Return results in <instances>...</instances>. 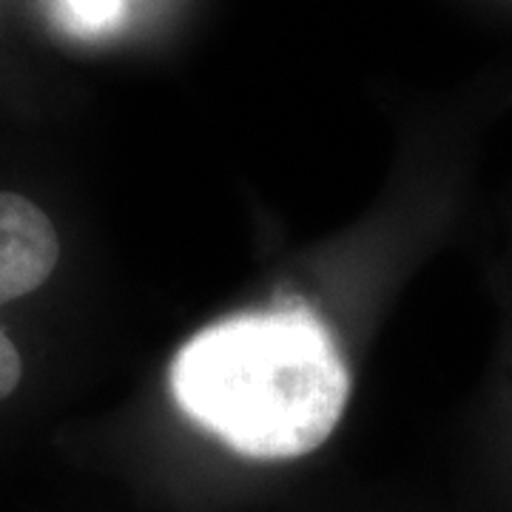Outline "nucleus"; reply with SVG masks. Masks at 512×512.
<instances>
[{"label":"nucleus","instance_id":"20e7f679","mask_svg":"<svg viewBox=\"0 0 512 512\" xmlns=\"http://www.w3.org/2000/svg\"><path fill=\"white\" fill-rule=\"evenodd\" d=\"M69 6L86 23H106L117 12L120 0H69Z\"/></svg>","mask_w":512,"mask_h":512},{"label":"nucleus","instance_id":"f257e3e1","mask_svg":"<svg viewBox=\"0 0 512 512\" xmlns=\"http://www.w3.org/2000/svg\"><path fill=\"white\" fill-rule=\"evenodd\" d=\"M171 387L191 419L242 456L296 458L333 433L350 379L311 313L279 311L197 333L174 359Z\"/></svg>","mask_w":512,"mask_h":512},{"label":"nucleus","instance_id":"7ed1b4c3","mask_svg":"<svg viewBox=\"0 0 512 512\" xmlns=\"http://www.w3.org/2000/svg\"><path fill=\"white\" fill-rule=\"evenodd\" d=\"M20 373L23 367H20L18 350L12 345V339L0 330V399H6L18 387Z\"/></svg>","mask_w":512,"mask_h":512},{"label":"nucleus","instance_id":"f03ea898","mask_svg":"<svg viewBox=\"0 0 512 512\" xmlns=\"http://www.w3.org/2000/svg\"><path fill=\"white\" fill-rule=\"evenodd\" d=\"M57 256L60 242L49 217L20 194H0V302L37 291Z\"/></svg>","mask_w":512,"mask_h":512}]
</instances>
